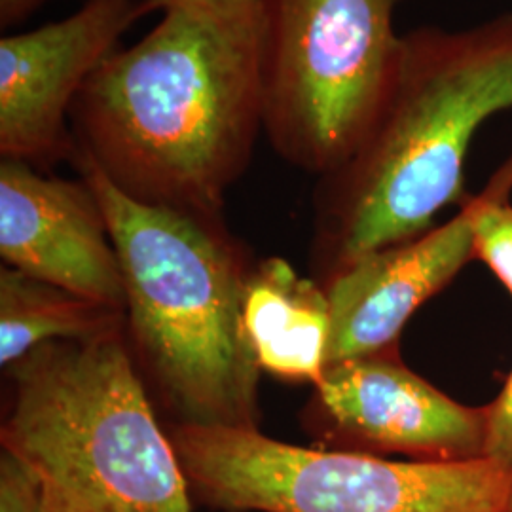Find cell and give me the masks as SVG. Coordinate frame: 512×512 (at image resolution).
Wrapping results in <instances>:
<instances>
[{
  "label": "cell",
  "mask_w": 512,
  "mask_h": 512,
  "mask_svg": "<svg viewBox=\"0 0 512 512\" xmlns=\"http://www.w3.org/2000/svg\"><path fill=\"white\" fill-rule=\"evenodd\" d=\"M160 19L97 67L76 150L139 202L222 215L264 131L260 0H148Z\"/></svg>",
  "instance_id": "6da1fadb"
},
{
  "label": "cell",
  "mask_w": 512,
  "mask_h": 512,
  "mask_svg": "<svg viewBox=\"0 0 512 512\" xmlns=\"http://www.w3.org/2000/svg\"><path fill=\"white\" fill-rule=\"evenodd\" d=\"M512 109V12L471 27L403 35L397 74L363 141L319 177L315 258L321 283L357 258L418 238L469 198L478 129Z\"/></svg>",
  "instance_id": "7a4b0ae2"
},
{
  "label": "cell",
  "mask_w": 512,
  "mask_h": 512,
  "mask_svg": "<svg viewBox=\"0 0 512 512\" xmlns=\"http://www.w3.org/2000/svg\"><path fill=\"white\" fill-rule=\"evenodd\" d=\"M109 226L131 346L175 423L258 427L260 366L243 325L251 264L222 215L135 200L74 152Z\"/></svg>",
  "instance_id": "3957f363"
},
{
  "label": "cell",
  "mask_w": 512,
  "mask_h": 512,
  "mask_svg": "<svg viewBox=\"0 0 512 512\" xmlns=\"http://www.w3.org/2000/svg\"><path fill=\"white\" fill-rule=\"evenodd\" d=\"M2 452L67 512H192L190 484L160 427L129 340L50 342L8 366Z\"/></svg>",
  "instance_id": "277c9868"
},
{
  "label": "cell",
  "mask_w": 512,
  "mask_h": 512,
  "mask_svg": "<svg viewBox=\"0 0 512 512\" xmlns=\"http://www.w3.org/2000/svg\"><path fill=\"white\" fill-rule=\"evenodd\" d=\"M190 492L238 512H512V469L490 459L395 461L304 448L255 429L173 423Z\"/></svg>",
  "instance_id": "5b68a950"
},
{
  "label": "cell",
  "mask_w": 512,
  "mask_h": 512,
  "mask_svg": "<svg viewBox=\"0 0 512 512\" xmlns=\"http://www.w3.org/2000/svg\"><path fill=\"white\" fill-rule=\"evenodd\" d=\"M404 0H260L264 133L319 177L359 147L399 69Z\"/></svg>",
  "instance_id": "8992f818"
},
{
  "label": "cell",
  "mask_w": 512,
  "mask_h": 512,
  "mask_svg": "<svg viewBox=\"0 0 512 512\" xmlns=\"http://www.w3.org/2000/svg\"><path fill=\"white\" fill-rule=\"evenodd\" d=\"M148 0H86L69 18L0 38V154L48 173L76 152L71 112Z\"/></svg>",
  "instance_id": "52a82bcc"
},
{
  "label": "cell",
  "mask_w": 512,
  "mask_h": 512,
  "mask_svg": "<svg viewBox=\"0 0 512 512\" xmlns=\"http://www.w3.org/2000/svg\"><path fill=\"white\" fill-rule=\"evenodd\" d=\"M311 425L334 450L412 461L484 458L488 408L458 403L404 365L399 346L330 365Z\"/></svg>",
  "instance_id": "ba28073f"
},
{
  "label": "cell",
  "mask_w": 512,
  "mask_h": 512,
  "mask_svg": "<svg viewBox=\"0 0 512 512\" xmlns=\"http://www.w3.org/2000/svg\"><path fill=\"white\" fill-rule=\"evenodd\" d=\"M0 256L21 274L126 311L120 258L84 179L67 181L2 160Z\"/></svg>",
  "instance_id": "9c48e42d"
},
{
  "label": "cell",
  "mask_w": 512,
  "mask_h": 512,
  "mask_svg": "<svg viewBox=\"0 0 512 512\" xmlns=\"http://www.w3.org/2000/svg\"><path fill=\"white\" fill-rule=\"evenodd\" d=\"M478 207L480 196H469L448 222L361 256L330 277L329 366L399 346L410 317L475 260Z\"/></svg>",
  "instance_id": "30bf717a"
},
{
  "label": "cell",
  "mask_w": 512,
  "mask_h": 512,
  "mask_svg": "<svg viewBox=\"0 0 512 512\" xmlns=\"http://www.w3.org/2000/svg\"><path fill=\"white\" fill-rule=\"evenodd\" d=\"M243 325L260 370L287 382L319 384L329 368V293L283 258L253 266L243 296Z\"/></svg>",
  "instance_id": "8fae6325"
},
{
  "label": "cell",
  "mask_w": 512,
  "mask_h": 512,
  "mask_svg": "<svg viewBox=\"0 0 512 512\" xmlns=\"http://www.w3.org/2000/svg\"><path fill=\"white\" fill-rule=\"evenodd\" d=\"M124 325V310L12 268L0 272V363L4 368L38 346L122 334Z\"/></svg>",
  "instance_id": "7c38bea8"
},
{
  "label": "cell",
  "mask_w": 512,
  "mask_h": 512,
  "mask_svg": "<svg viewBox=\"0 0 512 512\" xmlns=\"http://www.w3.org/2000/svg\"><path fill=\"white\" fill-rule=\"evenodd\" d=\"M475 258L482 260L512 298V154L478 192Z\"/></svg>",
  "instance_id": "4fadbf2b"
},
{
  "label": "cell",
  "mask_w": 512,
  "mask_h": 512,
  "mask_svg": "<svg viewBox=\"0 0 512 512\" xmlns=\"http://www.w3.org/2000/svg\"><path fill=\"white\" fill-rule=\"evenodd\" d=\"M0 512H67L42 480L8 452L0 458Z\"/></svg>",
  "instance_id": "5bb4252c"
},
{
  "label": "cell",
  "mask_w": 512,
  "mask_h": 512,
  "mask_svg": "<svg viewBox=\"0 0 512 512\" xmlns=\"http://www.w3.org/2000/svg\"><path fill=\"white\" fill-rule=\"evenodd\" d=\"M488 408L484 458L512 469V370L507 382Z\"/></svg>",
  "instance_id": "9a60e30c"
},
{
  "label": "cell",
  "mask_w": 512,
  "mask_h": 512,
  "mask_svg": "<svg viewBox=\"0 0 512 512\" xmlns=\"http://www.w3.org/2000/svg\"><path fill=\"white\" fill-rule=\"evenodd\" d=\"M52 0H0V27L4 31L31 18L44 4Z\"/></svg>",
  "instance_id": "2e32d148"
}]
</instances>
